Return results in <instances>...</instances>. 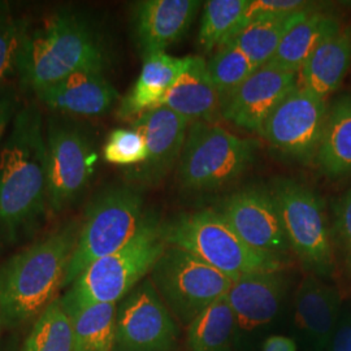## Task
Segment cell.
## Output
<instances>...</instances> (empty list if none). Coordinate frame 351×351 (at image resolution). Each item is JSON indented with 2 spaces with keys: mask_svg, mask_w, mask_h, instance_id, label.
<instances>
[{
  "mask_svg": "<svg viewBox=\"0 0 351 351\" xmlns=\"http://www.w3.org/2000/svg\"><path fill=\"white\" fill-rule=\"evenodd\" d=\"M49 210L46 121L36 101L13 119L0 150V243L33 234Z\"/></svg>",
  "mask_w": 351,
  "mask_h": 351,
  "instance_id": "6da1fadb",
  "label": "cell"
},
{
  "mask_svg": "<svg viewBox=\"0 0 351 351\" xmlns=\"http://www.w3.org/2000/svg\"><path fill=\"white\" fill-rule=\"evenodd\" d=\"M81 220L69 219L0 264V314L8 328L36 322L64 288Z\"/></svg>",
  "mask_w": 351,
  "mask_h": 351,
  "instance_id": "7a4b0ae2",
  "label": "cell"
},
{
  "mask_svg": "<svg viewBox=\"0 0 351 351\" xmlns=\"http://www.w3.org/2000/svg\"><path fill=\"white\" fill-rule=\"evenodd\" d=\"M103 40L81 13L62 11L32 27L19 65L23 88L36 93L81 69L107 68Z\"/></svg>",
  "mask_w": 351,
  "mask_h": 351,
  "instance_id": "3957f363",
  "label": "cell"
},
{
  "mask_svg": "<svg viewBox=\"0 0 351 351\" xmlns=\"http://www.w3.org/2000/svg\"><path fill=\"white\" fill-rule=\"evenodd\" d=\"M162 236L167 246L188 251L232 281L284 269L280 256L250 247L215 208L176 215L162 223Z\"/></svg>",
  "mask_w": 351,
  "mask_h": 351,
  "instance_id": "277c9868",
  "label": "cell"
},
{
  "mask_svg": "<svg viewBox=\"0 0 351 351\" xmlns=\"http://www.w3.org/2000/svg\"><path fill=\"white\" fill-rule=\"evenodd\" d=\"M165 249L162 221L146 213L136 236L123 249L90 264L60 298L77 306L117 304L150 275Z\"/></svg>",
  "mask_w": 351,
  "mask_h": 351,
  "instance_id": "5b68a950",
  "label": "cell"
},
{
  "mask_svg": "<svg viewBox=\"0 0 351 351\" xmlns=\"http://www.w3.org/2000/svg\"><path fill=\"white\" fill-rule=\"evenodd\" d=\"M145 215L137 186L114 185L99 191L88 202L81 220L64 288L71 287L90 264L123 249L138 232Z\"/></svg>",
  "mask_w": 351,
  "mask_h": 351,
  "instance_id": "8992f818",
  "label": "cell"
},
{
  "mask_svg": "<svg viewBox=\"0 0 351 351\" xmlns=\"http://www.w3.org/2000/svg\"><path fill=\"white\" fill-rule=\"evenodd\" d=\"M255 152L252 141L216 123L190 124L177 164V181L191 193L226 188L250 168Z\"/></svg>",
  "mask_w": 351,
  "mask_h": 351,
  "instance_id": "52a82bcc",
  "label": "cell"
},
{
  "mask_svg": "<svg viewBox=\"0 0 351 351\" xmlns=\"http://www.w3.org/2000/svg\"><path fill=\"white\" fill-rule=\"evenodd\" d=\"M149 278L176 320L189 326L223 298L232 280L188 251L167 246Z\"/></svg>",
  "mask_w": 351,
  "mask_h": 351,
  "instance_id": "ba28073f",
  "label": "cell"
},
{
  "mask_svg": "<svg viewBox=\"0 0 351 351\" xmlns=\"http://www.w3.org/2000/svg\"><path fill=\"white\" fill-rule=\"evenodd\" d=\"M271 193L277 203L291 250L315 276L333 272V247L324 204L307 185L291 178H277Z\"/></svg>",
  "mask_w": 351,
  "mask_h": 351,
  "instance_id": "9c48e42d",
  "label": "cell"
},
{
  "mask_svg": "<svg viewBox=\"0 0 351 351\" xmlns=\"http://www.w3.org/2000/svg\"><path fill=\"white\" fill-rule=\"evenodd\" d=\"M49 210L59 215L78 201L94 175L97 154L88 133L69 117L46 121Z\"/></svg>",
  "mask_w": 351,
  "mask_h": 351,
  "instance_id": "30bf717a",
  "label": "cell"
},
{
  "mask_svg": "<svg viewBox=\"0 0 351 351\" xmlns=\"http://www.w3.org/2000/svg\"><path fill=\"white\" fill-rule=\"evenodd\" d=\"M180 330L150 278L117 304L113 351H176Z\"/></svg>",
  "mask_w": 351,
  "mask_h": 351,
  "instance_id": "8fae6325",
  "label": "cell"
},
{
  "mask_svg": "<svg viewBox=\"0 0 351 351\" xmlns=\"http://www.w3.org/2000/svg\"><path fill=\"white\" fill-rule=\"evenodd\" d=\"M326 114V101L298 85L271 113L262 136L282 158L308 163L317 155Z\"/></svg>",
  "mask_w": 351,
  "mask_h": 351,
  "instance_id": "7c38bea8",
  "label": "cell"
},
{
  "mask_svg": "<svg viewBox=\"0 0 351 351\" xmlns=\"http://www.w3.org/2000/svg\"><path fill=\"white\" fill-rule=\"evenodd\" d=\"M215 210L252 249L277 256L291 250L271 190L262 186L241 189Z\"/></svg>",
  "mask_w": 351,
  "mask_h": 351,
  "instance_id": "4fadbf2b",
  "label": "cell"
},
{
  "mask_svg": "<svg viewBox=\"0 0 351 351\" xmlns=\"http://www.w3.org/2000/svg\"><path fill=\"white\" fill-rule=\"evenodd\" d=\"M146 141L147 159L129 168L126 180L137 188L156 186L180 162L189 123L167 107H158L141 114L133 121Z\"/></svg>",
  "mask_w": 351,
  "mask_h": 351,
  "instance_id": "5bb4252c",
  "label": "cell"
},
{
  "mask_svg": "<svg viewBox=\"0 0 351 351\" xmlns=\"http://www.w3.org/2000/svg\"><path fill=\"white\" fill-rule=\"evenodd\" d=\"M298 86V73L263 65L221 104L228 123L262 136L264 124L284 98Z\"/></svg>",
  "mask_w": 351,
  "mask_h": 351,
  "instance_id": "9a60e30c",
  "label": "cell"
},
{
  "mask_svg": "<svg viewBox=\"0 0 351 351\" xmlns=\"http://www.w3.org/2000/svg\"><path fill=\"white\" fill-rule=\"evenodd\" d=\"M198 0H142L132 7V32L142 58L167 52L188 33L201 8Z\"/></svg>",
  "mask_w": 351,
  "mask_h": 351,
  "instance_id": "2e32d148",
  "label": "cell"
},
{
  "mask_svg": "<svg viewBox=\"0 0 351 351\" xmlns=\"http://www.w3.org/2000/svg\"><path fill=\"white\" fill-rule=\"evenodd\" d=\"M51 112L65 117H95L108 112L119 101V91L103 69H81L34 93Z\"/></svg>",
  "mask_w": 351,
  "mask_h": 351,
  "instance_id": "e0dca14e",
  "label": "cell"
},
{
  "mask_svg": "<svg viewBox=\"0 0 351 351\" xmlns=\"http://www.w3.org/2000/svg\"><path fill=\"white\" fill-rule=\"evenodd\" d=\"M288 288L284 271L255 272L234 280L226 300L234 314L237 328L250 332L271 323L281 310Z\"/></svg>",
  "mask_w": 351,
  "mask_h": 351,
  "instance_id": "ac0fdd59",
  "label": "cell"
},
{
  "mask_svg": "<svg viewBox=\"0 0 351 351\" xmlns=\"http://www.w3.org/2000/svg\"><path fill=\"white\" fill-rule=\"evenodd\" d=\"M341 311L337 289L315 275L302 281L295 293L294 317L311 351H326Z\"/></svg>",
  "mask_w": 351,
  "mask_h": 351,
  "instance_id": "d6986e66",
  "label": "cell"
},
{
  "mask_svg": "<svg viewBox=\"0 0 351 351\" xmlns=\"http://www.w3.org/2000/svg\"><path fill=\"white\" fill-rule=\"evenodd\" d=\"M223 99L213 85L207 62L201 56H189L188 65L164 97L160 107L184 117L190 124L215 123L221 113Z\"/></svg>",
  "mask_w": 351,
  "mask_h": 351,
  "instance_id": "ffe728a7",
  "label": "cell"
},
{
  "mask_svg": "<svg viewBox=\"0 0 351 351\" xmlns=\"http://www.w3.org/2000/svg\"><path fill=\"white\" fill-rule=\"evenodd\" d=\"M189 56L176 58L167 52L143 58L138 78L120 101L117 116L121 120H136L141 114L160 107L164 97L186 68Z\"/></svg>",
  "mask_w": 351,
  "mask_h": 351,
  "instance_id": "44dd1931",
  "label": "cell"
},
{
  "mask_svg": "<svg viewBox=\"0 0 351 351\" xmlns=\"http://www.w3.org/2000/svg\"><path fill=\"white\" fill-rule=\"evenodd\" d=\"M351 64V29L324 39L298 72V85L324 99L342 84Z\"/></svg>",
  "mask_w": 351,
  "mask_h": 351,
  "instance_id": "7402d4cb",
  "label": "cell"
},
{
  "mask_svg": "<svg viewBox=\"0 0 351 351\" xmlns=\"http://www.w3.org/2000/svg\"><path fill=\"white\" fill-rule=\"evenodd\" d=\"M339 29L341 25L336 17L313 11L289 32L267 65L298 73L315 49Z\"/></svg>",
  "mask_w": 351,
  "mask_h": 351,
  "instance_id": "603a6c76",
  "label": "cell"
},
{
  "mask_svg": "<svg viewBox=\"0 0 351 351\" xmlns=\"http://www.w3.org/2000/svg\"><path fill=\"white\" fill-rule=\"evenodd\" d=\"M62 304L71 323L75 351H113L116 303L77 306L62 301Z\"/></svg>",
  "mask_w": 351,
  "mask_h": 351,
  "instance_id": "cb8c5ba5",
  "label": "cell"
},
{
  "mask_svg": "<svg viewBox=\"0 0 351 351\" xmlns=\"http://www.w3.org/2000/svg\"><path fill=\"white\" fill-rule=\"evenodd\" d=\"M316 160L329 177L351 173V97H342L326 114Z\"/></svg>",
  "mask_w": 351,
  "mask_h": 351,
  "instance_id": "d4e9b609",
  "label": "cell"
},
{
  "mask_svg": "<svg viewBox=\"0 0 351 351\" xmlns=\"http://www.w3.org/2000/svg\"><path fill=\"white\" fill-rule=\"evenodd\" d=\"M313 11L315 8L311 4L300 12L254 23L241 30L230 42L236 43L256 68H261L271 62L289 32Z\"/></svg>",
  "mask_w": 351,
  "mask_h": 351,
  "instance_id": "484cf974",
  "label": "cell"
},
{
  "mask_svg": "<svg viewBox=\"0 0 351 351\" xmlns=\"http://www.w3.org/2000/svg\"><path fill=\"white\" fill-rule=\"evenodd\" d=\"M185 351H230L237 323L226 295L186 326Z\"/></svg>",
  "mask_w": 351,
  "mask_h": 351,
  "instance_id": "4316f807",
  "label": "cell"
},
{
  "mask_svg": "<svg viewBox=\"0 0 351 351\" xmlns=\"http://www.w3.org/2000/svg\"><path fill=\"white\" fill-rule=\"evenodd\" d=\"M250 0H210L204 4L198 45L210 53L219 50L241 32L242 19Z\"/></svg>",
  "mask_w": 351,
  "mask_h": 351,
  "instance_id": "83f0119b",
  "label": "cell"
},
{
  "mask_svg": "<svg viewBox=\"0 0 351 351\" xmlns=\"http://www.w3.org/2000/svg\"><path fill=\"white\" fill-rule=\"evenodd\" d=\"M21 351H75L72 328L60 298L39 315Z\"/></svg>",
  "mask_w": 351,
  "mask_h": 351,
  "instance_id": "f1b7e54d",
  "label": "cell"
},
{
  "mask_svg": "<svg viewBox=\"0 0 351 351\" xmlns=\"http://www.w3.org/2000/svg\"><path fill=\"white\" fill-rule=\"evenodd\" d=\"M30 30L29 19L0 8V90L7 88L8 81L17 75Z\"/></svg>",
  "mask_w": 351,
  "mask_h": 351,
  "instance_id": "f546056e",
  "label": "cell"
},
{
  "mask_svg": "<svg viewBox=\"0 0 351 351\" xmlns=\"http://www.w3.org/2000/svg\"><path fill=\"white\" fill-rule=\"evenodd\" d=\"M207 68L223 101L258 69L233 42L216 51L207 62Z\"/></svg>",
  "mask_w": 351,
  "mask_h": 351,
  "instance_id": "4dcf8cb0",
  "label": "cell"
},
{
  "mask_svg": "<svg viewBox=\"0 0 351 351\" xmlns=\"http://www.w3.org/2000/svg\"><path fill=\"white\" fill-rule=\"evenodd\" d=\"M107 163L121 167H137L147 159V146L136 128H119L111 132L103 147Z\"/></svg>",
  "mask_w": 351,
  "mask_h": 351,
  "instance_id": "1f68e13d",
  "label": "cell"
},
{
  "mask_svg": "<svg viewBox=\"0 0 351 351\" xmlns=\"http://www.w3.org/2000/svg\"><path fill=\"white\" fill-rule=\"evenodd\" d=\"M310 5L311 3L302 0H250L242 19L241 30L254 23L300 12Z\"/></svg>",
  "mask_w": 351,
  "mask_h": 351,
  "instance_id": "d6a6232c",
  "label": "cell"
},
{
  "mask_svg": "<svg viewBox=\"0 0 351 351\" xmlns=\"http://www.w3.org/2000/svg\"><path fill=\"white\" fill-rule=\"evenodd\" d=\"M336 230L345 261L351 269V189L339 202Z\"/></svg>",
  "mask_w": 351,
  "mask_h": 351,
  "instance_id": "836d02e7",
  "label": "cell"
},
{
  "mask_svg": "<svg viewBox=\"0 0 351 351\" xmlns=\"http://www.w3.org/2000/svg\"><path fill=\"white\" fill-rule=\"evenodd\" d=\"M21 101L14 88H7L0 90V150L5 139V132L12 125L13 119L21 108Z\"/></svg>",
  "mask_w": 351,
  "mask_h": 351,
  "instance_id": "e575fe53",
  "label": "cell"
},
{
  "mask_svg": "<svg viewBox=\"0 0 351 351\" xmlns=\"http://www.w3.org/2000/svg\"><path fill=\"white\" fill-rule=\"evenodd\" d=\"M326 351H351V310H342Z\"/></svg>",
  "mask_w": 351,
  "mask_h": 351,
  "instance_id": "d590c367",
  "label": "cell"
},
{
  "mask_svg": "<svg viewBox=\"0 0 351 351\" xmlns=\"http://www.w3.org/2000/svg\"><path fill=\"white\" fill-rule=\"evenodd\" d=\"M262 351H298L297 342L287 336H271L264 341Z\"/></svg>",
  "mask_w": 351,
  "mask_h": 351,
  "instance_id": "8d00e7d4",
  "label": "cell"
},
{
  "mask_svg": "<svg viewBox=\"0 0 351 351\" xmlns=\"http://www.w3.org/2000/svg\"><path fill=\"white\" fill-rule=\"evenodd\" d=\"M3 319H1V314H0V336H1V328H3Z\"/></svg>",
  "mask_w": 351,
  "mask_h": 351,
  "instance_id": "74e56055",
  "label": "cell"
}]
</instances>
